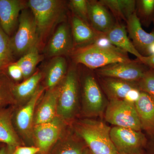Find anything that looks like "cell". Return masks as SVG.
I'll use <instances>...</instances> for the list:
<instances>
[{
    "label": "cell",
    "mask_w": 154,
    "mask_h": 154,
    "mask_svg": "<svg viewBox=\"0 0 154 154\" xmlns=\"http://www.w3.org/2000/svg\"><path fill=\"white\" fill-rule=\"evenodd\" d=\"M139 88L154 99V71L146 72L142 79L138 82Z\"/></svg>",
    "instance_id": "obj_30"
},
{
    "label": "cell",
    "mask_w": 154,
    "mask_h": 154,
    "mask_svg": "<svg viewBox=\"0 0 154 154\" xmlns=\"http://www.w3.org/2000/svg\"><path fill=\"white\" fill-rule=\"evenodd\" d=\"M85 154H94L93 153L91 152V151L89 149H87L85 153Z\"/></svg>",
    "instance_id": "obj_37"
},
{
    "label": "cell",
    "mask_w": 154,
    "mask_h": 154,
    "mask_svg": "<svg viewBox=\"0 0 154 154\" xmlns=\"http://www.w3.org/2000/svg\"><path fill=\"white\" fill-rule=\"evenodd\" d=\"M74 59L76 63L91 69H99L112 64L131 61L127 53L115 52L91 44L78 50L74 55Z\"/></svg>",
    "instance_id": "obj_4"
},
{
    "label": "cell",
    "mask_w": 154,
    "mask_h": 154,
    "mask_svg": "<svg viewBox=\"0 0 154 154\" xmlns=\"http://www.w3.org/2000/svg\"><path fill=\"white\" fill-rule=\"evenodd\" d=\"M14 57L11 37L0 26V72L14 63Z\"/></svg>",
    "instance_id": "obj_26"
},
{
    "label": "cell",
    "mask_w": 154,
    "mask_h": 154,
    "mask_svg": "<svg viewBox=\"0 0 154 154\" xmlns=\"http://www.w3.org/2000/svg\"><path fill=\"white\" fill-rule=\"evenodd\" d=\"M45 88L39 86L30 99L24 106L17 110L14 107L13 121L18 135L27 140H33L34 117L37 102L44 93Z\"/></svg>",
    "instance_id": "obj_7"
},
{
    "label": "cell",
    "mask_w": 154,
    "mask_h": 154,
    "mask_svg": "<svg viewBox=\"0 0 154 154\" xmlns=\"http://www.w3.org/2000/svg\"><path fill=\"white\" fill-rule=\"evenodd\" d=\"M88 3V1L86 0H71L69 6L73 16L89 24Z\"/></svg>",
    "instance_id": "obj_28"
},
{
    "label": "cell",
    "mask_w": 154,
    "mask_h": 154,
    "mask_svg": "<svg viewBox=\"0 0 154 154\" xmlns=\"http://www.w3.org/2000/svg\"><path fill=\"white\" fill-rule=\"evenodd\" d=\"M88 18L91 26L99 33H107L115 24L106 7L99 1H88Z\"/></svg>",
    "instance_id": "obj_17"
},
{
    "label": "cell",
    "mask_w": 154,
    "mask_h": 154,
    "mask_svg": "<svg viewBox=\"0 0 154 154\" xmlns=\"http://www.w3.org/2000/svg\"><path fill=\"white\" fill-rule=\"evenodd\" d=\"M141 129L150 134H154V99L145 92L135 103Z\"/></svg>",
    "instance_id": "obj_18"
},
{
    "label": "cell",
    "mask_w": 154,
    "mask_h": 154,
    "mask_svg": "<svg viewBox=\"0 0 154 154\" xmlns=\"http://www.w3.org/2000/svg\"><path fill=\"white\" fill-rule=\"evenodd\" d=\"M40 149L36 146H19L14 150L12 154H36Z\"/></svg>",
    "instance_id": "obj_33"
},
{
    "label": "cell",
    "mask_w": 154,
    "mask_h": 154,
    "mask_svg": "<svg viewBox=\"0 0 154 154\" xmlns=\"http://www.w3.org/2000/svg\"><path fill=\"white\" fill-rule=\"evenodd\" d=\"M64 122L57 116L49 122L34 125L33 140L40 152L43 154L47 152L57 141L63 132Z\"/></svg>",
    "instance_id": "obj_9"
},
{
    "label": "cell",
    "mask_w": 154,
    "mask_h": 154,
    "mask_svg": "<svg viewBox=\"0 0 154 154\" xmlns=\"http://www.w3.org/2000/svg\"><path fill=\"white\" fill-rule=\"evenodd\" d=\"M14 105L0 109V142L14 149L21 144L13 123Z\"/></svg>",
    "instance_id": "obj_16"
},
{
    "label": "cell",
    "mask_w": 154,
    "mask_h": 154,
    "mask_svg": "<svg viewBox=\"0 0 154 154\" xmlns=\"http://www.w3.org/2000/svg\"><path fill=\"white\" fill-rule=\"evenodd\" d=\"M27 7L25 1L0 0V26L10 37L17 31L21 12Z\"/></svg>",
    "instance_id": "obj_12"
},
{
    "label": "cell",
    "mask_w": 154,
    "mask_h": 154,
    "mask_svg": "<svg viewBox=\"0 0 154 154\" xmlns=\"http://www.w3.org/2000/svg\"><path fill=\"white\" fill-rule=\"evenodd\" d=\"M1 72H0V73H1Z\"/></svg>",
    "instance_id": "obj_40"
},
{
    "label": "cell",
    "mask_w": 154,
    "mask_h": 154,
    "mask_svg": "<svg viewBox=\"0 0 154 154\" xmlns=\"http://www.w3.org/2000/svg\"><path fill=\"white\" fill-rule=\"evenodd\" d=\"M105 119L114 126L140 131L141 127L134 104L124 100L110 99L106 107Z\"/></svg>",
    "instance_id": "obj_6"
},
{
    "label": "cell",
    "mask_w": 154,
    "mask_h": 154,
    "mask_svg": "<svg viewBox=\"0 0 154 154\" xmlns=\"http://www.w3.org/2000/svg\"><path fill=\"white\" fill-rule=\"evenodd\" d=\"M59 87L60 85L54 88L46 91L35 111L34 125L49 122L57 116Z\"/></svg>",
    "instance_id": "obj_14"
},
{
    "label": "cell",
    "mask_w": 154,
    "mask_h": 154,
    "mask_svg": "<svg viewBox=\"0 0 154 154\" xmlns=\"http://www.w3.org/2000/svg\"><path fill=\"white\" fill-rule=\"evenodd\" d=\"M111 128L102 122L85 119L79 123L76 132L94 154H120L110 137Z\"/></svg>",
    "instance_id": "obj_2"
},
{
    "label": "cell",
    "mask_w": 154,
    "mask_h": 154,
    "mask_svg": "<svg viewBox=\"0 0 154 154\" xmlns=\"http://www.w3.org/2000/svg\"><path fill=\"white\" fill-rule=\"evenodd\" d=\"M43 77V72L38 71L22 82L17 85L14 84L12 91L16 104L28 101L30 99L38 90Z\"/></svg>",
    "instance_id": "obj_20"
},
{
    "label": "cell",
    "mask_w": 154,
    "mask_h": 154,
    "mask_svg": "<svg viewBox=\"0 0 154 154\" xmlns=\"http://www.w3.org/2000/svg\"><path fill=\"white\" fill-rule=\"evenodd\" d=\"M105 34L115 46L125 52H129L134 55L139 60L143 57L130 40L124 25L115 24L113 28Z\"/></svg>",
    "instance_id": "obj_21"
},
{
    "label": "cell",
    "mask_w": 154,
    "mask_h": 154,
    "mask_svg": "<svg viewBox=\"0 0 154 154\" xmlns=\"http://www.w3.org/2000/svg\"><path fill=\"white\" fill-rule=\"evenodd\" d=\"M148 54L149 56L154 55V42L152 43L148 48Z\"/></svg>",
    "instance_id": "obj_36"
},
{
    "label": "cell",
    "mask_w": 154,
    "mask_h": 154,
    "mask_svg": "<svg viewBox=\"0 0 154 154\" xmlns=\"http://www.w3.org/2000/svg\"><path fill=\"white\" fill-rule=\"evenodd\" d=\"M83 100L85 111L90 116H99L104 111L105 107L104 97L92 76H87L84 81Z\"/></svg>",
    "instance_id": "obj_13"
},
{
    "label": "cell",
    "mask_w": 154,
    "mask_h": 154,
    "mask_svg": "<svg viewBox=\"0 0 154 154\" xmlns=\"http://www.w3.org/2000/svg\"><path fill=\"white\" fill-rule=\"evenodd\" d=\"M43 57L39 53L38 46H36L16 62L22 69L24 80L28 79L35 72L36 66L42 60Z\"/></svg>",
    "instance_id": "obj_25"
},
{
    "label": "cell",
    "mask_w": 154,
    "mask_h": 154,
    "mask_svg": "<svg viewBox=\"0 0 154 154\" xmlns=\"http://www.w3.org/2000/svg\"><path fill=\"white\" fill-rule=\"evenodd\" d=\"M104 87L110 99L122 100H125L128 93L132 89L139 88L134 82L111 78H107L105 79Z\"/></svg>",
    "instance_id": "obj_23"
},
{
    "label": "cell",
    "mask_w": 154,
    "mask_h": 154,
    "mask_svg": "<svg viewBox=\"0 0 154 154\" xmlns=\"http://www.w3.org/2000/svg\"><path fill=\"white\" fill-rule=\"evenodd\" d=\"M13 85L5 74L0 73V109L17 104L12 91Z\"/></svg>",
    "instance_id": "obj_27"
},
{
    "label": "cell",
    "mask_w": 154,
    "mask_h": 154,
    "mask_svg": "<svg viewBox=\"0 0 154 154\" xmlns=\"http://www.w3.org/2000/svg\"><path fill=\"white\" fill-rule=\"evenodd\" d=\"M67 72V64L63 57H53L45 66V89L50 90L60 85Z\"/></svg>",
    "instance_id": "obj_19"
},
{
    "label": "cell",
    "mask_w": 154,
    "mask_h": 154,
    "mask_svg": "<svg viewBox=\"0 0 154 154\" xmlns=\"http://www.w3.org/2000/svg\"><path fill=\"white\" fill-rule=\"evenodd\" d=\"M14 57H22L36 46H39L38 30L34 16L28 7L20 14L19 25L11 37Z\"/></svg>",
    "instance_id": "obj_3"
},
{
    "label": "cell",
    "mask_w": 154,
    "mask_h": 154,
    "mask_svg": "<svg viewBox=\"0 0 154 154\" xmlns=\"http://www.w3.org/2000/svg\"><path fill=\"white\" fill-rule=\"evenodd\" d=\"M15 149L12 148L8 146L4 145L0 149V154H12Z\"/></svg>",
    "instance_id": "obj_35"
},
{
    "label": "cell",
    "mask_w": 154,
    "mask_h": 154,
    "mask_svg": "<svg viewBox=\"0 0 154 154\" xmlns=\"http://www.w3.org/2000/svg\"><path fill=\"white\" fill-rule=\"evenodd\" d=\"M27 5L35 19L39 45L54 27L64 19L66 2L60 0H29Z\"/></svg>",
    "instance_id": "obj_1"
},
{
    "label": "cell",
    "mask_w": 154,
    "mask_h": 154,
    "mask_svg": "<svg viewBox=\"0 0 154 154\" xmlns=\"http://www.w3.org/2000/svg\"><path fill=\"white\" fill-rule=\"evenodd\" d=\"M72 36L68 24L63 22L59 25L45 46L44 53L48 57H63L72 51Z\"/></svg>",
    "instance_id": "obj_10"
},
{
    "label": "cell",
    "mask_w": 154,
    "mask_h": 154,
    "mask_svg": "<svg viewBox=\"0 0 154 154\" xmlns=\"http://www.w3.org/2000/svg\"><path fill=\"white\" fill-rule=\"evenodd\" d=\"M126 22L128 31L135 47L141 54L148 55L149 48L154 42V32L149 33L144 30L136 12Z\"/></svg>",
    "instance_id": "obj_15"
},
{
    "label": "cell",
    "mask_w": 154,
    "mask_h": 154,
    "mask_svg": "<svg viewBox=\"0 0 154 154\" xmlns=\"http://www.w3.org/2000/svg\"><path fill=\"white\" fill-rule=\"evenodd\" d=\"M2 143H1V142H0V149H1V148H2Z\"/></svg>",
    "instance_id": "obj_38"
},
{
    "label": "cell",
    "mask_w": 154,
    "mask_h": 154,
    "mask_svg": "<svg viewBox=\"0 0 154 154\" xmlns=\"http://www.w3.org/2000/svg\"><path fill=\"white\" fill-rule=\"evenodd\" d=\"M140 154V153H135V154Z\"/></svg>",
    "instance_id": "obj_39"
},
{
    "label": "cell",
    "mask_w": 154,
    "mask_h": 154,
    "mask_svg": "<svg viewBox=\"0 0 154 154\" xmlns=\"http://www.w3.org/2000/svg\"><path fill=\"white\" fill-rule=\"evenodd\" d=\"M112 142L120 154L140 152L145 143L144 135L140 131L125 128L114 126L110 130Z\"/></svg>",
    "instance_id": "obj_8"
},
{
    "label": "cell",
    "mask_w": 154,
    "mask_h": 154,
    "mask_svg": "<svg viewBox=\"0 0 154 154\" xmlns=\"http://www.w3.org/2000/svg\"><path fill=\"white\" fill-rule=\"evenodd\" d=\"M86 149L76 141L68 139L60 144L54 154H85Z\"/></svg>",
    "instance_id": "obj_29"
},
{
    "label": "cell",
    "mask_w": 154,
    "mask_h": 154,
    "mask_svg": "<svg viewBox=\"0 0 154 154\" xmlns=\"http://www.w3.org/2000/svg\"><path fill=\"white\" fill-rule=\"evenodd\" d=\"M7 68L9 76L12 79L15 81H19L24 79L22 69L17 63L11 64L7 67Z\"/></svg>",
    "instance_id": "obj_31"
},
{
    "label": "cell",
    "mask_w": 154,
    "mask_h": 154,
    "mask_svg": "<svg viewBox=\"0 0 154 154\" xmlns=\"http://www.w3.org/2000/svg\"><path fill=\"white\" fill-rule=\"evenodd\" d=\"M102 5L107 7L117 18L127 21L135 12L136 1L133 0H102Z\"/></svg>",
    "instance_id": "obj_24"
},
{
    "label": "cell",
    "mask_w": 154,
    "mask_h": 154,
    "mask_svg": "<svg viewBox=\"0 0 154 154\" xmlns=\"http://www.w3.org/2000/svg\"><path fill=\"white\" fill-rule=\"evenodd\" d=\"M140 63L131 60L109 65L99 69V75L130 82H138L146 72Z\"/></svg>",
    "instance_id": "obj_11"
},
{
    "label": "cell",
    "mask_w": 154,
    "mask_h": 154,
    "mask_svg": "<svg viewBox=\"0 0 154 154\" xmlns=\"http://www.w3.org/2000/svg\"><path fill=\"white\" fill-rule=\"evenodd\" d=\"M72 34L74 45L92 43L100 33L94 30L89 24L75 16L72 19Z\"/></svg>",
    "instance_id": "obj_22"
},
{
    "label": "cell",
    "mask_w": 154,
    "mask_h": 154,
    "mask_svg": "<svg viewBox=\"0 0 154 154\" xmlns=\"http://www.w3.org/2000/svg\"><path fill=\"white\" fill-rule=\"evenodd\" d=\"M79 82L76 70L70 68L60 84L57 115L64 121L74 116L78 105Z\"/></svg>",
    "instance_id": "obj_5"
},
{
    "label": "cell",
    "mask_w": 154,
    "mask_h": 154,
    "mask_svg": "<svg viewBox=\"0 0 154 154\" xmlns=\"http://www.w3.org/2000/svg\"><path fill=\"white\" fill-rule=\"evenodd\" d=\"M141 63L148 66L154 69V55L144 56H143L140 60Z\"/></svg>",
    "instance_id": "obj_34"
},
{
    "label": "cell",
    "mask_w": 154,
    "mask_h": 154,
    "mask_svg": "<svg viewBox=\"0 0 154 154\" xmlns=\"http://www.w3.org/2000/svg\"><path fill=\"white\" fill-rule=\"evenodd\" d=\"M141 12L144 16H151L154 12V0L139 1Z\"/></svg>",
    "instance_id": "obj_32"
}]
</instances>
